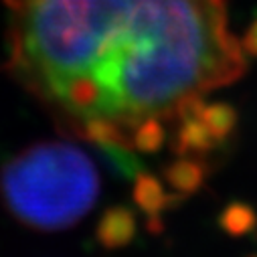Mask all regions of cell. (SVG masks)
Instances as JSON below:
<instances>
[{"label": "cell", "mask_w": 257, "mask_h": 257, "mask_svg": "<svg viewBox=\"0 0 257 257\" xmlns=\"http://www.w3.org/2000/svg\"><path fill=\"white\" fill-rule=\"evenodd\" d=\"M0 195L17 221L39 231H61L91 211L99 174L73 142H39L3 166Z\"/></svg>", "instance_id": "cell-2"}, {"label": "cell", "mask_w": 257, "mask_h": 257, "mask_svg": "<svg viewBox=\"0 0 257 257\" xmlns=\"http://www.w3.org/2000/svg\"><path fill=\"white\" fill-rule=\"evenodd\" d=\"M243 49L247 51V53H251V55H257V21L249 27V31L245 33V37H243Z\"/></svg>", "instance_id": "cell-4"}, {"label": "cell", "mask_w": 257, "mask_h": 257, "mask_svg": "<svg viewBox=\"0 0 257 257\" xmlns=\"http://www.w3.org/2000/svg\"><path fill=\"white\" fill-rule=\"evenodd\" d=\"M235 217H231V213L227 215V229L229 231H233V233H245L251 225H253V213L249 211V209H245V207H241V209H235Z\"/></svg>", "instance_id": "cell-3"}, {"label": "cell", "mask_w": 257, "mask_h": 257, "mask_svg": "<svg viewBox=\"0 0 257 257\" xmlns=\"http://www.w3.org/2000/svg\"><path fill=\"white\" fill-rule=\"evenodd\" d=\"M3 3L5 69L63 134L107 148L158 150L247 69L229 0Z\"/></svg>", "instance_id": "cell-1"}]
</instances>
